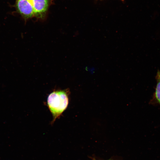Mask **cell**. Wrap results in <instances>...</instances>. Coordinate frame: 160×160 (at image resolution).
I'll return each mask as SVG.
<instances>
[{"instance_id":"obj_2","label":"cell","mask_w":160,"mask_h":160,"mask_svg":"<svg viewBox=\"0 0 160 160\" xmlns=\"http://www.w3.org/2000/svg\"><path fill=\"white\" fill-rule=\"evenodd\" d=\"M16 11L25 21L34 17L31 0H16L14 5Z\"/></svg>"},{"instance_id":"obj_3","label":"cell","mask_w":160,"mask_h":160,"mask_svg":"<svg viewBox=\"0 0 160 160\" xmlns=\"http://www.w3.org/2000/svg\"><path fill=\"white\" fill-rule=\"evenodd\" d=\"M34 10V17L44 19L50 3L49 0H31Z\"/></svg>"},{"instance_id":"obj_1","label":"cell","mask_w":160,"mask_h":160,"mask_svg":"<svg viewBox=\"0 0 160 160\" xmlns=\"http://www.w3.org/2000/svg\"><path fill=\"white\" fill-rule=\"evenodd\" d=\"M68 89L54 91L49 95L47 100L48 108L53 116V123L67 108L69 102Z\"/></svg>"},{"instance_id":"obj_4","label":"cell","mask_w":160,"mask_h":160,"mask_svg":"<svg viewBox=\"0 0 160 160\" xmlns=\"http://www.w3.org/2000/svg\"><path fill=\"white\" fill-rule=\"evenodd\" d=\"M157 83L156 86L155 95L156 98L160 104V71L158 70L156 76Z\"/></svg>"}]
</instances>
